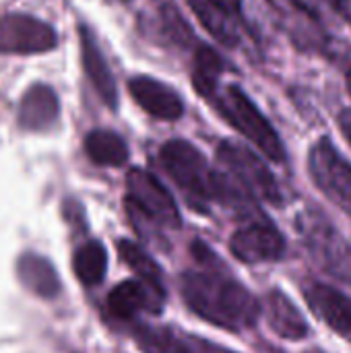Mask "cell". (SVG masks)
Here are the masks:
<instances>
[{"mask_svg": "<svg viewBox=\"0 0 351 353\" xmlns=\"http://www.w3.org/2000/svg\"><path fill=\"white\" fill-rule=\"evenodd\" d=\"M197 269L180 277V292L186 306L213 327L232 333L252 329L261 319V304L201 240L190 246Z\"/></svg>", "mask_w": 351, "mask_h": 353, "instance_id": "cell-1", "label": "cell"}, {"mask_svg": "<svg viewBox=\"0 0 351 353\" xmlns=\"http://www.w3.org/2000/svg\"><path fill=\"white\" fill-rule=\"evenodd\" d=\"M159 163L197 213H209L213 203L234 205L244 213L257 211V207H248L246 203V196L250 194H246L225 172L213 170L205 155L184 139L163 143L159 149Z\"/></svg>", "mask_w": 351, "mask_h": 353, "instance_id": "cell-2", "label": "cell"}, {"mask_svg": "<svg viewBox=\"0 0 351 353\" xmlns=\"http://www.w3.org/2000/svg\"><path fill=\"white\" fill-rule=\"evenodd\" d=\"M126 211L141 234L159 236L180 230V211L170 190L147 170L134 168L126 176Z\"/></svg>", "mask_w": 351, "mask_h": 353, "instance_id": "cell-3", "label": "cell"}, {"mask_svg": "<svg viewBox=\"0 0 351 353\" xmlns=\"http://www.w3.org/2000/svg\"><path fill=\"white\" fill-rule=\"evenodd\" d=\"M211 103L219 112V116L244 139H248L267 159L275 163L285 161V147L277 130L238 85H228L225 89H219L213 95Z\"/></svg>", "mask_w": 351, "mask_h": 353, "instance_id": "cell-4", "label": "cell"}, {"mask_svg": "<svg viewBox=\"0 0 351 353\" xmlns=\"http://www.w3.org/2000/svg\"><path fill=\"white\" fill-rule=\"evenodd\" d=\"M217 161L225 174L252 199H261L275 207L283 203V194L275 176L248 147L236 141H221L217 147Z\"/></svg>", "mask_w": 351, "mask_h": 353, "instance_id": "cell-5", "label": "cell"}, {"mask_svg": "<svg viewBox=\"0 0 351 353\" xmlns=\"http://www.w3.org/2000/svg\"><path fill=\"white\" fill-rule=\"evenodd\" d=\"M298 232L312 259L339 281L351 285V244L335 225L321 213H304L298 217Z\"/></svg>", "mask_w": 351, "mask_h": 353, "instance_id": "cell-6", "label": "cell"}, {"mask_svg": "<svg viewBox=\"0 0 351 353\" xmlns=\"http://www.w3.org/2000/svg\"><path fill=\"white\" fill-rule=\"evenodd\" d=\"M308 174L333 205L351 215V163L329 139H321L310 147Z\"/></svg>", "mask_w": 351, "mask_h": 353, "instance_id": "cell-7", "label": "cell"}, {"mask_svg": "<svg viewBox=\"0 0 351 353\" xmlns=\"http://www.w3.org/2000/svg\"><path fill=\"white\" fill-rule=\"evenodd\" d=\"M232 254L246 265L275 263L285 254L283 234L259 209L248 213L230 238Z\"/></svg>", "mask_w": 351, "mask_h": 353, "instance_id": "cell-8", "label": "cell"}, {"mask_svg": "<svg viewBox=\"0 0 351 353\" xmlns=\"http://www.w3.org/2000/svg\"><path fill=\"white\" fill-rule=\"evenodd\" d=\"M52 25L29 14H6L0 19L2 54H41L56 46Z\"/></svg>", "mask_w": 351, "mask_h": 353, "instance_id": "cell-9", "label": "cell"}, {"mask_svg": "<svg viewBox=\"0 0 351 353\" xmlns=\"http://www.w3.org/2000/svg\"><path fill=\"white\" fill-rule=\"evenodd\" d=\"M166 290H159L143 279L118 283L108 296V310L118 321H137L141 314H161Z\"/></svg>", "mask_w": 351, "mask_h": 353, "instance_id": "cell-10", "label": "cell"}, {"mask_svg": "<svg viewBox=\"0 0 351 353\" xmlns=\"http://www.w3.org/2000/svg\"><path fill=\"white\" fill-rule=\"evenodd\" d=\"M304 298L310 310L339 337L351 343V298L327 283H308Z\"/></svg>", "mask_w": 351, "mask_h": 353, "instance_id": "cell-11", "label": "cell"}, {"mask_svg": "<svg viewBox=\"0 0 351 353\" xmlns=\"http://www.w3.org/2000/svg\"><path fill=\"white\" fill-rule=\"evenodd\" d=\"M128 91L132 99L153 118L157 120H178L184 114V103L180 95L166 83L153 77H134L128 81Z\"/></svg>", "mask_w": 351, "mask_h": 353, "instance_id": "cell-12", "label": "cell"}, {"mask_svg": "<svg viewBox=\"0 0 351 353\" xmlns=\"http://www.w3.org/2000/svg\"><path fill=\"white\" fill-rule=\"evenodd\" d=\"M79 37H81V60H83V68H85V74L89 77L93 89L97 91V95L101 97V101L116 110L118 105V89H116V81H114V74L91 33L89 27L81 25V31H79Z\"/></svg>", "mask_w": 351, "mask_h": 353, "instance_id": "cell-13", "label": "cell"}, {"mask_svg": "<svg viewBox=\"0 0 351 353\" xmlns=\"http://www.w3.org/2000/svg\"><path fill=\"white\" fill-rule=\"evenodd\" d=\"M267 323L271 331L288 341H302L308 337L310 327L292 298L279 290H271L267 296Z\"/></svg>", "mask_w": 351, "mask_h": 353, "instance_id": "cell-14", "label": "cell"}, {"mask_svg": "<svg viewBox=\"0 0 351 353\" xmlns=\"http://www.w3.org/2000/svg\"><path fill=\"white\" fill-rule=\"evenodd\" d=\"M60 114V103L52 87L33 85L19 103V124L25 130H46Z\"/></svg>", "mask_w": 351, "mask_h": 353, "instance_id": "cell-15", "label": "cell"}, {"mask_svg": "<svg viewBox=\"0 0 351 353\" xmlns=\"http://www.w3.org/2000/svg\"><path fill=\"white\" fill-rule=\"evenodd\" d=\"M188 6L201 21V25L225 48H236L240 43L238 14L228 10L215 0H188Z\"/></svg>", "mask_w": 351, "mask_h": 353, "instance_id": "cell-16", "label": "cell"}, {"mask_svg": "<svg viewBox=\"0 0 351 353\" xmlns=\"http://www.w3.org/2000/svg\"><path fill=\"white\" fill-rule=\"evenodd\" d=\"M17 275L21 283L39 298H54L60 292V279L54 267L39 254H23L17 265Z\"/></svg>", "mask_w": 351, "mask_h": 353, "instance_id": "cell-17", "label": "cell"}, {"mask_svg": "<svg viewBox=\"0 0 351 353\" xmlns=\"http://www.w3.org/2000/svg\"><path fill=\"white\" fill-rule=\"evenodd\" d=\"M225 64L223 58L209 46H197L194 50V66H192V85L194 91L205 97L207 101L213 99V95L219 91V77L223 72Z\"/></svg>", "mask_w": 351, "mask_h": 353, "instance_id": "cell-18", "label": "cell"}, {"mask_svg": "<svg viewBox=\"0 0 351 353\" xmlns=\"http://www.w3.org/2000/svg\"><path fill=\"white\" fill-rule=\"evenodd\" d=\"M85 151L87 157L106 168H120L128 159V145L124 139L112 130H93L85 139Z\"/></svg>", "mask_w": 351, "mask_h": 353, "instance_id": "cell-19", "label": "cell"}, {"mask_svg": "<svg viewBox=\"0 0 351 353\" xmlns=\"http://www.w3.org/2000/svg\"><path fill=\"white\" fill-rule=\"evenodd\" d=\"M72 269H74V275L79 277V281L83 285L93 288V285L101 283L103 277H106V271H108V252H106V248L95 240L83 244L74 252Z\"/></svg>", "mask_w": 351, "mask_h": 353, "instance_id": "cell-20", "label": "cell"}, {"mask_svg": "<svg viewBox=\"0 0 351 353\" xmlns=\"http://www.w3.org/2000/svg\"><path fill=\"white\" fill-rule=\"evenodd\" d=\"M134 341L143 353H197L184 337L166 327H139Z\"/></svg>", "mask_w": 351, "mask_h": 353, "instance_id": "cell-21", "label": "cell"}, {"mask_svg": "<svg viewBox=\"0 0 351 353\" xmlns=\"http://www.w3.org/2000/svg\"><path fill=\"white\" fill-rule=\"evenodd\" d=\"M118 254L139 275V279H143V281H147V283H151V285H155L159 290H166L161 267L137 242H132V240H120L118 242Z\"/></svg>", "mask_w": 351, "mask_h": 353, "instance_id": "cell-22", "label": "cell"}, {"mask_svg": "<svg viewBox=\"0 0 351 353\" xmlns=\"http://www.w3.org/2000/svg\"><path fill=\"white\" fill-rule=\"evenodd\" d=\"M155 14H157V31L168 46H176L180 50H186L194 41L192 29L180 17L178 8L172 2H161Z\"/></svg>", "mask_w": 351, "mask_h": 353, "instance_id": "cell-23", "label": "cell"}, {"mask_svg": "<svg viewBox=\"0 0 351 353\" xmlns=\"http://www.w3.org/2000/svg\"><path fill=\"white\" fill-rule=\"evenodd\" d=\"M292 2L312 21H321V0H292Z\"/></svg>", "mask_w": 351, "mask_h": 353, "instance_id": "cell-24", "label": "cell"}, {"mask_svg": "<svg viewBox=\"0 0 351 353\" xmlns=\"http://www.w3.org/2000/svg\"><path fill=\"white\" fill-rule=\"evenodd\" d=\"M339 128H341L343 137L348 139V143L351 145V110H343L339 114Z\"/></svg>", "mask_w": 351, "mask_h": 353, "instance_id": "cell-25", "label": "cell"}, {"mask_svg": "<svg viewBox=\"0 0 351 353\" xmlns=\"http://www.w3.org/2000/svg\"><path fill=\"white\" fill-rule=\"evenodd\" d=\"M215 2H219L221 6H225L228 10H232V12L238 14V17H240V12H242V0H215Z\"/></svg>", "mask_w": 351, "mask_h": 353, "instance_id": "cell-26", "label": "cell"}, {"mask_svg": "<svg viewBox=\"0 0 351 353\" xmlns=\"http://www.w3.org/2000/svg\"><path fill=\"white\" fill-rule=\"evenodd\" d=\"M205 353H232V352H225V350H219V347H211V345H205Z\"/></svg>", "mask_w": 351, "mask_h": 353, "instance_id": "cell-27", "label": "cell"}, {"mask_svg": "<svg viewBox=\"0 0 351 353\" xmlns=\"http://www.w3.org/2000/svg\"><path fill=\"white\" fill-rule=\"evenodd\" d=\"M348 89H350V93H351V70H350V74H348Z\"/></svg>", "mask_w": 351, "mask_h": 353, "instance_id": "cell-28", "label": "cell"}]
</instances>
